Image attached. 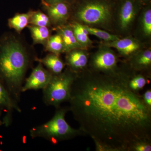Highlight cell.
I'll return each instance as SVG.
<instances>
[{
	"label": "cell",
	"mask_w": 151,
	"mask_h": 151,
	"mask_svg": "<svg viewBox=\"0 0 151 151\" xmlns=\"http://www.w3.org/2000/svg\"><path fill=\"white\" fill-rule=\"evenodd\" d=\"M104 45L116 48L123 56L130 57L140 49L139 41L131 37L120 39L113 41L105 42Z\"/></svg>",
	"instance_id": "obj_11"
},
{
	"label": "cell",
	"mask_w": 151,
	"mask_h": 151,
	"mask_svg": "<svg viewBox=\"0 0 151 151\" xmlns=\"http://www.w3.org/2000/svg\"><path fill=\"white\" fill-rule=\"evenodd\" d=\"M69 24L72 27L77 42L82 48H86L92 45V42L89 38V33L84 25L75 21L71 22Z\"/></svg>",
	"instance_id": "obj_18"
},
{
	"label": "cell",
	"mask_w": 151,
	"mask_h": 151,
	"mask_svg": "<svg viewBox=\"0 0 151 151\" xmlns=\"http://www.w3.org/2000/svg\"><path fill=\"white\" fill-rule=\"evenodd\" d=\"M69 108H56L53 118L40 126L33 127L30 130L32 138H43L55 145L61 141L73 139L79 136H85L81 129L72 128L65 121V116Z\"/></svg>",
	"instance_id": "obj_3"
},
{
	"label": "cell",
	"mask_w": 151,
	"mask_h": 151,
	"mask_svg": "<svg viewBox=\"0 0 151 151\" xmlns=\"http://www.w3.org/2000/svg\"><path fill=\"white\" fill-rule=\"evenodd\" d=\"M141 29L143 34L150 37L151 35V9L150 6L144 9L141 17Z\"/></svg>",
	"instance_id": "obj_23"
},
{
	"label": "cell",
	"mask_w": 151,
	"mask_h": 151,
	"mask_svg": "<svg viewBox=\"0 0 151 151\" xmlns=\"http://www.w3.org/2000/svg\"><path fill=\"white\" fill-rule=\"evenodd\" d=\"M151 140H141L135 142L129 148L128 151H151Z\"/></svg>",
	"instance_id": "obj_24"
},
{
	"label": "cell",
	"mask_w": 151,
	"mask_h": 151,
	"mask_svg": "<svg viewBox=\"0 0 151 151\" xmlns=\"http://www.w3.org/2000/svg\"><path fill=\"white\" fill-rule=\"evenodd\" d=\"M66 1H69V0H41L42 4L44 6Z\"/></svg>",
	"instance_id": "obj_26"
},
{
	"label": "cell",
	"mask_w": 151,
	"mask_h": 151,
	"mask_svg": "<svg viewBox=\"0 0 151 151\" xmlns=\"http://www.w3.org/2000/svg\"><path fill=\"white\" fill-rule=\"evenodd\" d=\"M44 47L45 51L58 55L64 52L62 38L58 33L50 36Z\"/></svg>",
	"instance_id": "obj_20"
},
{
	"label": "cell",
	"mask_w": 151,
	"mask_h": 151,
	"mask_svg": "<svg viewBox=\"0 0 151 151\" xmlns=\"http://www.w3.org/2000/svg\"><path fill=\"white\" fill-rule=\"evenodd\" d=\"M31 35L33 45L42 44L44 46L51 35L50 28L29 24L27 26Z\"/></svg>",
	"instance_id": "obj_17"
},
{
	"label": "cell",
	"mask_w": 151,
	"mask_h": 151,
	"mask_svg": "<svg viewBox=\"0 0 151 151\" xmlns=\"http://www.w3.org/2000/svg\"><path fill=\"white\" fill-rule=\"evenodd\" d=\"M118 57L109 47L103 45L91 56L89 61V69L103 73H111L117 72Z\"/></svg>",
	"instance_id": "obj_6"
},
{
	"label": "cell",
	"mask_w": 151,
	"mask_h": 151,
	"mask_svg": "<svg viewBox=\"0 0 151 151\" xmlns=\"http://www.w3.org/2000/svg\"><path fill=\"white\" fill-rule=\"evenodd\" d=\"M5 110L6 114L3 121V124L8 127L12 122L14 110L20 113L21 110L17 108L14 104L10 95L4 86L0 81V111Z\"/></svg>",
	"instance_id": "obj_13"
},
{
	"label": "cell",
	"mask_w": 151,
	"mask_h": 151,
	"mask_svg": "<svg viewBox=\"0 0 151 151\" xmlns=\"http://www.w3.org/2000/svg\"><path fill=\"white\" fill-rule=\"evenodd\" d=\"M68 102L79 129L111 151H128L137 141L151 140V110L130 89L122 69L103 73L86 68L73 81Z\"/></svg>",
	"instance_id": "obj_1"
},
{
	"label": "cell",
	"mask_w": 151,
	"mask_h": 151,
	"mask_svg": "<svg viewBox=\"0 0 151 151\" xmlns=\"http://www.w3.org/2000/svg\"><path fill=\"white\" fill-rule=\"evenodd\" d=\"M119 4V27L122 31H127L132 26L142 4L139 0H120Z\"/></svg>",
	"instance_id": "obj_7"
},
{
	"label": "cell",
	"mask_w": 151,
	"mask_h": 151,
	"mask_svg": "<svg viewBox=\"0 0 151 151\" xmlns=\"http://www.w3.org/2000/svg\"><path fill=\"white\" fill-rule=\"evenodd\" d=\"M20 35L6 32L0 37V81L21 110L19 104L26 75L38 57Z\"/></svg>",
	"instance_id": "obj_2"
},
{
	"label": "cell",
	"mask_w": 151,
	"mask_h": 151,
	"mask_svg": "<svg viewBox=\"0 0 151 151\" xmlns=\"http://www.w3.org/2000/svg\"><path fill=\"white\" fill-rule=\"evenodd\" d=\"M52 75L47 69L44 68L41 63H39L37 66L33 69L29 77L25 80L22 92L44 89L50 81Z\"/></svg>",
	"instance_id": "obj_8"
},
{
	"label": "cell",
	"mask_w": 151,
	"mask_h": 151,
	"mask_svg": "<svg viewBox=\"0 0 151 151\" xmlns=\"http://www.w3.org/2000/svg\"><path fill=\"white\" fill-rule=\"evenodd\" d=\"M1 111H0V117H1ZM3 124V122H1V120H0V126L2 124Z\"/></svg>",
	"instance_id": "obj_28"
},
{
	"label": "cell",
	"mask_w": 151,
	"mask_h": 151,
	"mask_svg": "<svg viewBox=\"0 0 151 151\" xmlns=\"http://www.w3.org/2000/svg\"><path fill=\"white\" fill-rule=\"evenodd\" d=\"M142 4H146L147 3L150 2L151 0H139Z\"/></svg>",
	"instance_id": "obj_27"
},
{
	"label": "cell",
	"mask_w": 151,
	"mask_h": 151,
	"mask_svg": "<svg viewBox=\"0 0 151 151\" xmlns=\"http://www.w3.org/2000/svg\"><path fill=\"white\" fill-rule=\"evenodd\" d=\"M32 10L26 13L16 14L8 21V25L11 29H13L19 34H21L23 30L29 24V20Z\"/></svg>",
	"instance_id": "obj_16"
},
{
	"label": "cell",
	"mask_w": 151,
	"mask_h": 151,
	"mask_svg": "<svg viewBox=\"0 0 151 151\" xmlns=\"http://www.w3.org/2000/svg\"><path fill=\"white\" fill-rule=\"evenodd\" d=\"M43 9L49 18L52 26L54 27L66 24L71 15L72 10L69 1L43 6Z\"/></svg>",
	"instance_id": "obj_9"
},
{
	"label": "cell",
	"mask_w": 151,
	"mask_h": 151,
	"mask_svg": "<svg viewBox=\"0 0 151 151\" xmlns=\"http://www.w3.org/2000/svg\"><path fill=\"white\" fill-rule=\"evenodd\" d=\"M129 70V72L124 70L127 74L129 86L132 91L139 92L148 82V77L142 73H136V71Z\"/></svg>",
	"instance_id": "obj_19"
},
{
	"label": "cell",
	"mask_w": 151,
	"mask_h": 151,
	"mask_svg": "<svg viewBox=\"0 0 151 151\" xmlns=\"http://www.w3.org/2000/svg\"><path fill=\"white\" fill-rule=\"evenodd\" d=\"M53 29L61 36L65 53L74 49L83 48L77 42L73 29L69 24L53 27Z\"/></svg>",
	"instance_id": "obj_14"
},
{
	"label": "cell",
	"mask_w": 151,
	"mask_h": 151,
	"mask_svg": "<svg viewBox=\"0 0 151 151\" xmlns=\"http://www.w3.org/2000/svg\"><path fill=\"white\" fill-rule=\"evenodd\" d=\"M88 63L89 55L85 49H74L66 53L65 64L77 74L87 68Z\"/></svg>",
	"instance_id": "obj_10"
},
{
	"label": "cell",
	"mask_w": 151,
	"mask_h": 151,
	"mask_svg": "<svg viewBox=\"0 0 151 151\" xmlns=\"http://www.w3.org/2000/svg\"><path fill=\"white\" fill-rule=\"evenodd\" d=\"M116 0H80L74 9L75 21L94 27L111 22Z\"/></svg>",
	"instance_id": "obj_4"
},
{
	"label": "cell",
	"mask_w": 151,
	"mask_h": 151,
	"mask_svg": "<svg viewBox=\"0 0 151 151\" xmlns=\"http://www.w3.org/2000/svg\"><path fill=\"white\" fill-rule=\"evenodd\" d=\"M145 105L149 109L151 110V89L146 91L142 96Z\"/></svg>",
	"instance_id": "obj_25"
},
{
	"label": "cell",
	"mask_w": 151,
	"mask_h": 151,
	"mask_svg": "<svg viewBox=\"0 0 151 151\" xmlns=\"http://www.w3.org/2000/svg\"><path fill=\"white\" fill-rule=\"evenodd\" d=\"M84 25L89 34L95 36L100 39L105 41V42L113 41L120 38L118 36L112 34L103 30L85 25Z\"/></svg>",
	"instance_id": "obj_22"
},
{
	"label": "cell",
	"mask_w": 151,
	"mask_h": 151,
	"mask_svg": "<svg viewBox=\"0 0 151 151\" xmlns=\"http://www.w3.org/2000/svg\"><path fill=\"white\" fill-rule=\"evenodd\" d=\"M129 65V69L136 72H142L150 69V49L139 50L130 57Z\"/></svg>",
	"instance_id": "obj_12"
},
{
	"label": "cell",
	"mask_w": 151,
	"mask_h": 151,
	"mask_svg": "<svg viewBox=\"0 0 151 151\" xmlns=\"http://www.w3.org/2000/svg\"><path fill=\"white\" fill-rule=\"evenodd\" d=\"M36 61L45 65L52 75L61 73L65 65V63L60 58L59 55L52 53H49L43 58H37Z\"/></svg>",
	"instance_id": "obj_15"
},
{
	"label": "cell",
	"mask_w": 151,
	"mask_h": 151,
	"mask_svg": "<svg viewBox=\"0 0 151 151\" xmlns=\"http://www.w3.org/2000/svg\"><path fill=\"white\" fill-rule=\"evenodd\" d=\"M29 24L49 28L52 27L48 16L40 10H32L30 18Z\"/></svg>",
	"instance_id": "obj_21"
},
{
	"label": "cell",
	"mask_w": 151,
	"mask_h": 151,
	"mask_svg": "<svg viewBox=\"0 0 151 151\" xmlns=\"http://www.w3.org/2000/svg\"><path fill=\"white\" fill-rule=\"evenodd\" d=\"M77 76L68 68L59 74L52 75L48 84L43 89L44 103L57 108L63 102H68L72 84Z\"/></svg>",
	"instance_id": "obj_5"
}]
</instances>
